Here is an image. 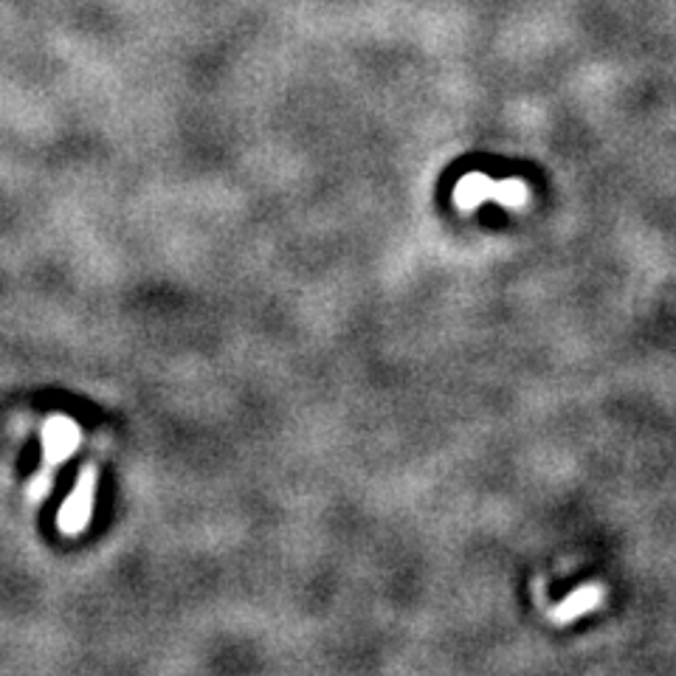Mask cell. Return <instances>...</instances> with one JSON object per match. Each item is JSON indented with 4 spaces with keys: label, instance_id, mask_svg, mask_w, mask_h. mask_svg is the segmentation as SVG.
Instances as JSON below:
<instances>
[{
    "label": "cell",
    "instance_id": "6da1fadb",
    "mask_svg": "<svg viewBox=\"0 0 676 676\" xmlns=\"http://www.w3.org/2000/svg\"><path fill=\"white\" fill-rule=\"evenodd\" d=\"M454 200L462 212H471L486 200L508 206V209H521L527 204V186L521 180H491L488 175H466L457 184Z\"/></svg>",
    "mask_w": 676,
    "mask_h": 676
},
{
    "label": "cell",
    "instance_id": "7a4b0ae2",
    "mask_svg": "<svg viewBox=\"0 0 676 676\" xmlns=\"http://www.w3.org/2000/svg\"><path fill=\"white\" fill-rule=\"evenodd\" d=\"M94 504H96V471L94 468H85L79 473L77 486H74L71 497L66 499V504L60 508V530L68 536L82 533L85 527H88L90 516H94Z\"/></svg>",
    "mask_w": 676,
    "mask_h": 676
},
{
    "label": "cell",
    "instance_id": "3957f363",
    "mask_svg": "<svg viewBox=\"0 0 676 676\" xmlns=\"http://www.w3.org/2000/svg\"><path fill=\"white\" fill-rule=\"evenodd\" d=\"M79 445V425L66 414H57L42 429V457L46 466H60L77 451Z\"/></svg>",
    "mask_w": 676,
    "mask_h": 676
},
{
    "label": "cell",
    "instance_id": "277c9868",
    "mask_svg": "<svg viewBox=\"0 0 676 676\" xmlns=\"http://www.w3.org/2000/svg\"><path fill=\"white\" fill-rule=\"evenodd\" d=\"M598 600H600V589L587 587V589H581V592H575L569 600H564V604H558L556 609L550 611V617L556 623H572L575 617H581V615H587L589 609H595Z\"/></svg>",
    "mask_w": 676,
    "mask_h": 676
}]
</instances>
